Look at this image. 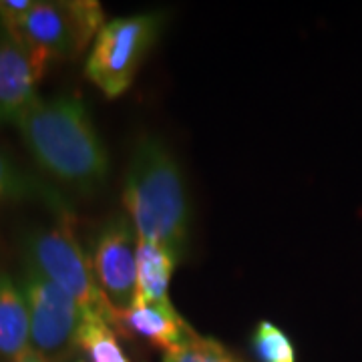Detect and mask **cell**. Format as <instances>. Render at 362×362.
Here are the masks:
<instances>
[{
  "instance_id": "obj_1",
  "label": "cell",
  "mask_w": 362,
  "mask_h": 362,
  "mask_svg": "<svg viewBox=\"0 0 362 362\" xmlns=\"http://www.w3.org/2000/svg\"><path fill=\"white\" fill-rule=\"evenodd\" d=\"M16 125L39 168L59 183L81 194H93L103 185L109 156L81 99L71 95L39 99Z\"/></svg>"
},
{
  "instance_id": "obj_4",
  "label": "cell",
  "mask_w": 362,
  "mask_h": 362,
  "mask_svg": "<svg viewBox=\"0 0 362 362\" xmlns=\"http://www.w3.org/2000/svg\"><path fill=\"white\" fill-rule=\"evenodd\" d=\"M163 14L147 13L105 23L90 47L85 77L105 97H121L133 85L143 61L156 45Z\"/></svg>"
},
{
  "instance_id": "obj_10",
  "label": "cell",
  "mask_w": 362,
  "mask_h": 362,
  "mask_svg": "<svg viewBox=\"0 0 362 362\" xmlns=\"http://www.w3.org/2000/svg\"><path fill=\"white\" fill-rule=\"evenodd\" d=\"M180 259L168 247L139 240L137 244V290L133 306L169 302V282Z\"/></svg>"
},
{
  "instance_id": "obj_9",
  "label": "cell",
  "mask_w": 362,
  "mask_h": 362,
  "mask_svg": "<svg viewBox=\"0 0 362 362\" xmlns=\"http://www.w3.org/2000/svg\"><path fill=\"white\" fill-rule=\"evenodd\" d=\"M113 328L117 332H127L147 340L151 346L171 350L180 346L194 328L181 318L171 302L131 306L127 310H117Z\"/></svg>"
},
{
  "instance_id": "obj_14",
  "label": "cell",
  "mask_w": 362,
  "mask_h": 362,
  "mask_svg": "<svg viewBox=\"0 0 362 362\" xmlns=\"http://www.w3.org/2000/svg\"><path fill=\"white\" fill-rule=\"evenodd\" d=\"M161 362H240L216 338L199 337L192 332L180 346L168 350Z\"/></svg>"
},
{
  "instance_id": "obj_5",
  "label": "cell",
  "mask_w": 362,
  "mask_h": 362,
  "mask_svg": "<svg viewBox=\"0 0 362 362\" xmlns=\"http://www.w3.org/2000/svg\"><path fill=\"white\" fill-rule=\"evenodd\" d=\"M103 26V8L95 0H35L13 37L51 63L78 57Z\"/></svg>"
},
{
  "instance_id": "obj_18",
  "label": "cell",
  "mask_w": 362,
  "mask_h": 362,
  "mask_svg": "<svg viewBox=\"0 0 362 362\" xmlns=\"http://www.w3.org/2000/svg\"><path fill=\"white\" fill-rule=\"evenodd\" d=\"M0 33H2V26H0Z\"/></svg>"
},
{
  "instance_id": "obj_3",
  "label": "cell",
  "mask_w": 362,
  "mask_h": 362,
  "mask_svg": "<svg viewBox=\"0 0 362 362\" xmlns=\"http://www.w3.org/2000/svg\"><path fill=\"white\" fill-rule=\"evenodd\" d=\"M25 258L26 264L35 266L75 298L83 314H99L113 324L117 308L95 278L89 256L78 244L75 218L69 209L57 214V221L51 226H40L26 233Z\"/></svg>"
},
{
  "instance_id": "obj_13",
  "label": "cell",
  "mask_w": 362,
  "mask_h": 362,
  "mask_svg": "<svg viewBox=\"0 0 362 362\" xmlns=\"http://www.w3.org/2000/svg\"><path fill=\"white\" fill-rule=\"evenodd\" d=\"M75 346L87 352L90 362H131L123 352L113 324L99 314H85Z\"/></svg>"
},
{
  "instance_id": "obj_7",
  "label": "cell",
  "mask_w": 362,
  "mask_h": 362,
  "mask_svg": "<svg viewBox=\"0 0 362 362\" xmlns=\"http://www.w3.org/2000/svg\"><path fill=\"white\" fill-rule=\"evenodd\" d=\"M139 235L129 216L113 214L101 223L93 240L90 264L107 300L117 310H127L137 290Z\"/></svg>"
},
{
  "instance_id": "obj_17",
  "label": "cell",
  "mask_w": 362,
  "mask_h": 362,
  "mask_svg": "<svg viewBox=\"0 0 362 362\" xmlns=\"http://www.w3.org/2000/svg\"><path fill=\"white\" fill-rule=\"evenodd\" d=\"M14 362H47V358L40 354L39 350L26 349L23 354H18V356H16V361Z\"/></svg>"
},
{
  "instance_id": "obj_15",
  "label": "cell",
  "mask_w": 362,
  "mask_h": 362,
  "mask_svg": "<svg viewBox=\"0 0 362 362\" xmlns=\"http://www.w3.org/2000/svg\"><path fill=\"white\" fill-rule=\"evenodd\" d=\"M252 346L259 362H296L294 346L284 330L266 320L256 326Z\"/></svg>"
},
{
  "instance_id": "obj_11",
  "label": "cell",
  "mask_w": 362,
  "mask_h": 362,
  "mask_svg": "<svg viewBox=\"0 0 362 362\" xmlns=\"http://www.w3.org/2000/svg\"><path fill=\"white\" fill-rule=\"evenodd\" d=\"M30 314L21 284L0 270V354L18 356L28 349Z\"/></svg>"
},
{
  "instance_id": "obj_2",
  "label": "cell",
  "mask_w": 362,
  "mask_h": 362,
  "mask_svg": "<svg viewBox=\"0 0 362 362\" xmlns=\"http://www.w3.org/2000/svg\"><path fill=\"white\" fill-rule=\"evenodd\" d=\"M123 206L139 240L183 258L189 240V199L180 165L159 137L143 135L135 143L123 183Z\"/></svg>"
},
{
  "instance_id": "obj_6",
  "label": "cell",
  "mask_w": 362,
  "mask_h": 362,
  "mask_svg": "<svg viewBox=\"0 0 362 362\" xmlns=\"http://www.w3.org/2000/svg\"><path fill=\"white\" fill-rule=\"evenodd\" d=\"M21 290L30 314V340L35 350L42 356H52L75 346L85 316L75 298L26 262Z\"/></svg>"
},
{
  "instance_id": "obj_8",
  "label": "cell",
  "mask_w": 362,
  "mask_h": 362,
  "mask_svg": "<svg viewBox=\"0 0 362 362\" xmlns=\"http://www.w3.org/2000/svg\"><path fill=\"white\" fill-rule=\"evenodd\" d=\"M49 61L4 30L0 33V125L18 123L39 101L37 87Z\"/></svg>"
},
{
  "instance_id": "obj_16",
  "label": "cell",
  "mask_w": 362,
  "mask_h": 362,
  "mask_svg": "<svg viewBox=\"0 0 362 362\" xmlns=\"http://www.w3.org/2000/svg\"><path fill=\"white\" fill-rule=\"evenodd\" d=\"M35 0H0V26L6 35H16Z\"/></svg>"
},
{
  "instance_id": "obj_12",
  "label": "cell",
  "mask_w": 362,
  "mask_h": 362,
  "mask_svg": "<svg viewBox=\"0 0 362 362\" xmlns=\"http://www.w3.org/2000/svg\"><path fill=\"white\" fill-rule=\"evenodd\" d=\"M23 199H40L47 206H51L57 214L69 209L65 199L54 189L30 177L23 169H18L11 157L0 151V206Z\"/></svg>"
}]
</instances>
